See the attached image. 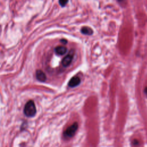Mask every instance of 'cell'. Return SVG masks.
Listing matches in <instances>:
<instances>
[{"instance_id": "3", "label": "cell", "mask_w": 147, "mask_h": 147, "mask_svg": "<svg viewBox=\"0 0 147 147\" xmlns=\"http://www.w3.org/2000/svg\"><path fill=\"white\" fill-rule=\"evenodd\" d=\"M72 51L73 50H71V52L69 54H68L65 57H64V58L62 60L61 63L64 67L68 66L72 62L73 56H74V53L72 52Z\"/></svg>"}, {"instance_id": "9", "label": "cell", "mask_w": 147, "mask_h": 147, "mask_svg": "<svg viewBox=\"0 0 147 147\" xmlns=\"http://www.w3.org/2000/svg\"><path fill=\"white\" fill-rule=\"evenodd\" d=\"M60 41H61V42H62V43H63V44H66V43L67 42V40H64V39H61V40H60Z\"/></svg>"}, {"instance_id": "7", "label": "cell", "mask_w": 147, "mask_h": 147, "mask_svg": "<svg viewBox=\"0 0 147 147\" xmlns=\"http://www.w3.org/2000/svg\"><path fill=\"white\" fill-rule=\"evenodd\" d=\"M80 31L83 34H86V35H91L93 33L92 29L90 28V27H87V26L82 27Z\"/></svg>"}, {"instance_id": "4", "label": "cell", "mask_w": 147, "mask_h": 147, "mask_svg": "<svg viewBox=\"0 0 147 147\" xmlns=\"http://www.w3.org/2000/svg\"><path fill=\"white\" fill-rule=\"evenodd\" d=\"M80 83V79L78 76H74L72 77L70 80L69 81L68 85L70 87H75L78 86Z\"/></svg>"}, {"instance_id": "5", "label": "cell", "mask_w": 147, "mask_h": 147, "mask_svg": "<svg viewBox=\"0 0 147 147\" xmlns=\"http://www.w3.org/2000/svg\"><path fill=\"white\" fill-rule=\"evenodd\" d=\"M36 76L37 79L40 82H44L46 80L47 78H46V75H45V73L40 69H38L36 71Z\"/></svg>"}, {"instance_id": "10", "label": "cell", "mask_w": 147, "mask_h": 147, "mask_svg": "<svg viewBox=\"0 0 147 147\" xmlns=\"http://www.w3.org/2000/svg\"><path fill=\"white\" fill-rule=\"evenodd\" d=\"M144 93L147 96V87L145 88V89H144Z\"/></svg>"}, {"instance_id": "6", "label": "cell", "mask_w": 147, "mask_h": 147, "mask_svg": "<svg viewBox=\"0 0 147 147\" xmlns=\"http://www.w3.org/2000/svg\"><path fill=\"white\" fill-rule=\"evenodd\" d=\"M55 52L57 55H63L67 52V48L65 46H57L55 49Z\"/></svg>"}, {"instance_id": "1", "label": "cell", "mask_w": 147, "mask_h": 147, "mask_svg": "<svg viewBox=\"0 0 147 147\" xmlns=\"http://www.w3.org/2000/svg\"><path fill=\"white\" fill-rule=\"evenodd\" d=\"M24 112L25 115L28 117H32L35 115L36 113V108L33 100H30L25 104Z\"/></svg>"}, {"instance_id": "2", "label": "cell", "mask_w": 147, "mask_h": 147, "mask_svg": "<svg viewBox=\"0 0 147 147\" xmlns=\"http://www.w3.org/2000/svg\"><path fill=\"white\" fill-rule=\"evenodd\" d=\"M78 128V123L77 122L74 123L72 125H71L65 130L64 133V136L67 138H71L75 134Z\"/></svg>"}, {"instance_id": "8", "label": "cell", "mask_w": 147, "mask_h": 147, "mask_svg": "<svg viewBox=\"0 0 147 147\" xmlns=\"http://www.w3.org/2000/svg\"><path fill=\"white\" fill-rule=\"evenodd\" d=\"M68 1H60L59 3L61 6H64L67 3H68Z\"/></svg>"}]
</instances>
